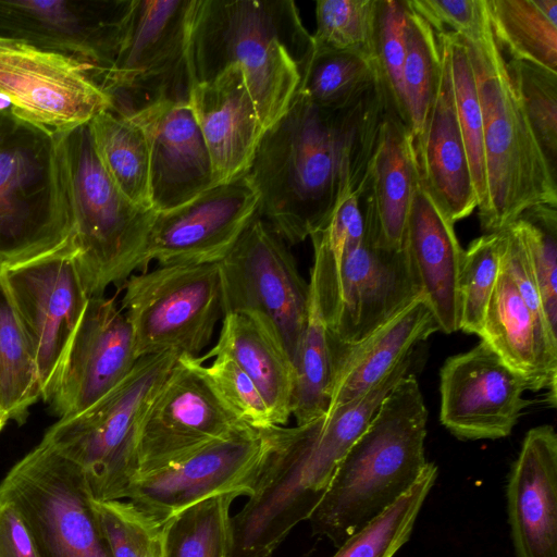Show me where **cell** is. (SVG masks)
I'll return each instance as SVG.
<instances>
[{"mask_svg":"<svg viewBox=\"0 0 557 557\" xmlns=\"http://www.w3.org/2000/svg\"><path fill=\"white\" fill-rule=\"evenodd\" d=\"M387 108L379 83L341 110L321 108L297 90L263 132L247 175L259 195V216L285 243L304 242L348 193L364 191Z\"/></svg>","mask_w":557,"mask_h":557,"instance_id":"obj_1","label":"cell"},{"mask_svg":"<svg viewBox=\"0 0 557 557\" xmlns=\"http://www.w3.org/2000/svg\"><path fill=\"white\" fill-rule=\"evenodd\" d=\"M312 52V35L292 0H196L194 85L238 65L264 131L287 110Z\"/></svg>","mask_w":557,"mask_h":557,"instance_id":"obj_2","label":"cell"},{"mask_svg":"<svg viewBox=\"0 0 557 557\" xmlns=\"http://www.w3.org/2000/svg\"><path fill=\"white\" fill-rule=\"evenodd\" d=\"M426 422L419 383L408 373L338 465L308 519L313 534L338 547L403 496L429 463Z\"/></svg>","mask_w":557,"mask_h":557,"instance_id":"obj_3","label":"cell"},{"mask_svg":"<svg viewBox=\"0 0 557 557\" xmlns=\"http://www.w3.org/2000/svg\"><path fill=\"white\" fill-rule=\"evenodd\" d=\"M61 133L0 107V271L74 250Z\"/></svg>","mask_w":557,"mask_h":557,"instance_id":"obj_4","label":"cell"},{"mask_svg":"<svg viewBox=\"0 0 557 557\" xmlns=\"http://www.w3.org/2000/svg\"><path fill=\"white\" fill-rule=\"evenodd\" d=\"M482 112L485 197L476 208L484 234L511 225L527 209L557 207V176L536 140L491 24L463 38Z\"/></svg>","mask_w":557,"mask_h":557,"instance_id":"obj_5","label":"cell"},{"mask_svg":"<svg viewBox=\"0 0 557 557\" xmlns=\"http://www.w3.org/2000/svg\"><path fill=\"white\" fill-rule=\"evenodd\" d=\"M74 212V260L90 297L148 270L146 247L153 209L128 200L95 151L88 124L61 133Z\"/></svg>","mask_w":557,"mask_h":557,"instance_id":"obj_6","label":"cell"},{"mask_svg":"<svg viewBox=\"0 0 557 557\" xmlns=\"http://www.w3.org/2000/svg\"><path fill=\"white\" fill-rule=\"evenodd\" d=\"M173 350L137 359L127 376L84 412L59 419L41 442L75 463L96 500L128 498L139 475L141 418L176 363Z\"/></svg>","mask_w":557,"mask_h":557,"instance_id":"obj_7","label":"cell"},{"mask_svg":"<svg viewBox=\"0 0 557 557\" xmlns=\"http://www.w3.org/2000/svg\"><path fill=\"white\" fill-rule=\"evenodd\" d=\"M196 0H134L120 49L94 79L112 111L129 116L159 102H189V37Z\"/></svg>","mask_w":557,"mask_h":557,"instance_id":"obj_8","label":"cell"},{"mask_svg":"<svg viewBox=\"0 0 557 557\" xmlns=\"http://www.w3.org/2000/svg\"><path fill=\"white\" fill-rule=\"evenodd\" d=\"M117 289L137 358L169 350L199 357L224 315L219 262L159 265Z\"/></svg>","mask_w":557,"mask_h":557,"instance_id":"obj_9","label":"cell"},{"mask_svg":"<svg viewBox=\"0 0 557 557\" xmlns=\"http://www.w3.org/2000/svg\"><path fill=\"white\" fill-rule=\"evenodd\" d=\"M40 557H112L83 471L40 442L0 483Z\"/></svg>","mask_w":557,"mask_h":557,"instance_id":"obj_10","label":"cell"},{"mask_svg":"<svg viewBox=\"0 0 557 557\" xmlns=\"http://www.w3.org/2000/svg\"><path fill=\"white\" fill-rule=\"evenodd\" d=\"M310 280L331 337L344 344L362 339L421 297L404 249L380 248L367 232L334 267L313 257Z\"/></svg>","mask_w":557,"mask_h":557,"instance_id":"obj_11","label":"cell"},{"mask_svg":"<svg viewBox=\"0 0 557 557\" xmlns=\"http://www.w3.org/2000/svg\"><path fill=\"white\" fill-rule=\"evenodd\" d=\"M223 312L267 315L295 367L309 302V284L286 243L257 214L219 262Z\"/></svg>","mask_w":557,"mask_h":557,"instance_id":"obj_12","label":"cell"},{"mask_svg":"<svg viewBox=\"0 0 557 557\" xmlns=\"http://www.w3.org/2000/svg\"><path fill=\"white\" fill-rule=\"evenodd\" d=\"M276 440V426L247 428L214 441L186 458L139 476L129 502L163 523L207 498L251 496Z\"/></svg>","mask_w":557,"mask_h":557,"instance_id":"obj_13","label":"cell"},{"mask_svg":"<svg viewBox=\"0 0 557 557\" xmlns=\"http://www.w3.org/2000/svg\"><path fill=\"white\" fill-rule=\"evenodd\" d=\"M0 98L54 133L87 124L111 99L82 61L0 35Z\"/></svg>","mask_w":557,"mask_h":557,"instance_id":"obj_14","label":"cell"},{"mask_svg":"<svg viewBox=\"0 0 557 557\" xmlns=\"http://www.w3.org/2000/svg\"><path fill=\"white\" fill-rule=\"evenodd\" d=\"M247 428L251 426L228 408L208 381L197 358L180 356L141 418L138 478Z\"/></svg>","mask_w":557,"mask_h":557,"instance_id":"obj_15","label":"cell"},{"mask_svg":"<svg viewBox=\"0 0 557 557\" xmlns=\"http://www.w3.org/2000/svg\"><path fill=\"white\" fill-rule=\"evenodd\" d=\"M38 370L48 403L65 350L89 296L69 248L1 271Z\"/></svg>","mask_w":557,"mask_h":557,"instance_id":"obj_16","label":"cell"},{"mask_svg":"<svg viewBox=\"0 0 557 557\" xmlns=\"http://www.w3.org/2000/svg\"><path fill=\"white\" fill-rule=\"evenodd\" d=\"M134 0H0V35L108 69L122 44Z\"/></svg>","mask_w":557,"mask_h":557,"instance_id":"obj_17","label":"cell"},{"mask_svg":"<svg viewBox=\"0 0 557 557\" xmlns=\"http://www.w3.org/2000/svg\"><path fill=\"white\" fill-rule=\"evenodd\" d=\"M442 424L459 440L508 436L532 401L529 384L481 339L470 350L449 357L440 372Z\"/></svg>","mask_w":557,"mask_h":557,"instance_id":"obj_18","label":"cell"},{"mask_svg":"<svg viewBox=\"0 0 557 557\" xmlns=\"http://www.w3.org/2000/svg\"><path fill=\"white\" fill-rule=\"evenodd\" d=\"M258 203L259 195L246 173L182 206L157 212L146 247L147 264L222 261L258 214Z\"/></svg>","mask_w":557,"mask_h":557,"instance_id":"obj_19","label":"cell"},{"mask_svg":"<svg viewBox=\"0 0 557 557\" xmlns=\"http://www.w3.org/2000/svg\"><path fill=\"white\" fill-rule=\"evenodd\" d=\"M132 327L115 297H90L65 350L48 403L59 419L89 409L132 371Z\"/></svg>","mask_w":557,"mask_h":557,"instance_id":"obj_20","label":"cell"},{"mask_svg":"<svg viewBox=\"0 0 557 557\" xmlns=\"http://www.w3.org/2000/svg\"><path fill=\"white\" fill-rule=\"evenodd\" d=\"M435 35L441 72L423 124L411 135V146L420 186L455 224L478 208V198L456 115L447 44L442 34Z\"/></svg>","mask_w":557,"mask_h":557,"instance_id":"obj_21","label":"cell"},{"mask_svg":"<svg viewBox=\"0 0 557 557\" xmlns=\"http://www.w3.org/2000/svg\"><path fill=\"white\" fill-rule=\"evenodd\" d=\"M127 117L148 141L156 212L182 206L214 186L210 154L189 102H159Z\"/></svg>","mask_w":557,"mask_h":557,"instance_id":"obj_22","label":"cell"},{"mask_svg":"<svg viewBox=\"0 0 557 557\" xmlns=\"http://www.w3.org/2000/svg\"><path fill=\"white\" fill-rule=\"evenodd\" d=\"M507 513L516 557H557V434L530 429L511 465Z\"/></svg>","mask_w":557,"mask_h":557,"instance_id":"obj_23","label":"cell"},{"mask_svg":"<svg viewBox=\"0 0 557 557\" xmlns=\"http://www.w3.org/2000/svg\"><path fill=\"white\" fill-rule=\"evenodd\" d=\"M189 104L208 148L214 185L245 175L264 132L238 65L193 86Z\"/></svg>","mask_w":557,"mask_h":557,"instance_id":"obj_24","label":"cell"},{"mask_svg":"<svg viewBox=\"0 0 557 557\" xmlns=\"http://www.w3.org/2000/svg\"><path fill=\"white\" fill-rule=\"evenodd\" d=\"M403 249L421 297L438 330H459L458 274L463 249L449 222L418 183L406 222Z\"/></svg>","mask_w":557,"mask_h":557,"instance_id":"obj_25","label":"cell"},{"mask_svg":"<svg viewBox=\"0 0 557 557\" xmlns=\"http://www.w3.org/2000/svg\"><path fill=\"white\" fill-rule=\"evenodd\" d=\"M437 331L431 309L419 297L358 342L344 344L331 337L333 366L327 411L364 395L410 355L414 345Z\"/></svg>","mask_w":557,"mask_h":557,"instance_id":"obj_26","label":"cell"},{"mask_svg":"<svg viewBox=\"0 0 557 557\" xmlns=\"http://www.w3.org/2000/svg\"><path fill=\"white\" fill-rule=\"evenodd\" d=\"M418 183L410 131L387 108L361 197L366 232L377 247L391 251L403 249L406 222Z\"/></svg>","mask_w":557,"mask_h":557,"instance_id":"obj_27","label":"cell"},{"mask_svg":"<svg viewBox=\"0 0 557 557\" xmlns=\"http://www.w3.org/2000/svg\"><path fill=\"white\" fill-rule=\"evenodd\" d=\"M223 355L253 382L275 426H286L293 410L295 367L272 321L259 311L225 313L215 346L201 363Z\"/></svg>","mask_w":557,"mask_h":557,"instance_id":"obj_28","label":"cell"},{"mask_svg":"<svg viewBox=\"0 0 557 557\" xmlns=\"http://www.w3.org/2000/svg\"><path fill=\"white\" fill-rule=\"evenodd\" d=\"M479 336L508 367L525 379L529 391L546 388L548 401L556 404L557 346L540 330L503 267Z\"/></svg>","mask_w":557,"mask_h":557,"instance_id":"obj_29","label":"cell"},{"mask_svg":"<svg viewBox=\"0 0 557 557\" xmlns=\"http://www.w3.org/2000/svg\"><path fill=\"white\" fill-rule=\"evenodd\" d=\"M97 157L120 191L134 205L152 209L149 186V147L133 120L106 110L88 123Z\"/></svg>","mask_w":557,"mask_h":557,"instance_id":"obj_30","label":"cell"},{"mask_svg":"<svg viewBox=\"0 0 557 557\" xmlns=\"http://www.w3.org/2000/svg\"><path fill=\"white\" fill-rule=\"evenodd\" d=\"M492 32L511 59L557 73V0H485Z\"/></svg>","mask_w":557,"mask_h":557,"instance_id":"obj_31","label":"cell"},{"mask_svg":"<svg viewBox=\"0 0 557 557\" xmlns=\"http://www.w3.org/2000/svg\"><path fill=\"white\" fill-rule=\"evenodd\" d=\"M39 398L35 358L0 271V410L23 423Z\"/></svg>","mask_w":557,"mask_h":557,"instance_id":"obj_32","label":"cell"},{"mask_svg":"<svg viewBox=\"0 0 557 557\" xmlns=\"http://www.w3.org/2000/svg\"><path fill=\"white\" fill-rule=\"evenodd\" d=\"M307 321L298 350L292 417L302 425L326 413L332 385V345L314 283L309 281Z\"/></svg>","mask_w":557,"mask_h":557,"instance_id":"obj_33","label":"cell"},{"mask_svg":"<svg viewBox=\"0 0 557 557\" xmlns=\"http://www.w3.org/2000/svg\"><path fill=\"white\" fill-rule=\"evenodd\" d=\"M239 495L220 494L180 511L165 521V557H232L231 505Z\"/></svg>","mask_w":557,"mask_h":557,"instance_id":"obj_34","label":"cell"},{"mask_svg":"<svg viewBox=\"0 0 557 557\" xmlns=\"http://www.w3.org/2000/svg\"><path fill=\"white\" fill-rule=\"evenodd\" d=\"M377 83L369 55L313 48L298 90L321 108L341 110L359 102Z\"/></svg>","mask_w":557,"mask_h":557,"instance_id":"obj_35","label":"cell"},{"mask_svg":"<svg viewBox=\"0 0 557 557\" xmlns=\"http://www.w3.org/2000/svg\"><path fill=\"white\" fill-rule=\"evenodd\" d=\"M437 473V467L429 462L418 481L403 496L351 534L332 557H394L409 541Z\"/></svg>","mask_w":557,"mask_h":557,"instance_id":"obj_36","label":"cell"},{"mask_svg":"<svg viewBox=\"0 0 557 557\" xmlns=\"http://www.w3.org/2000/svg\"><path fill=\"white\" fill-rule=\"evenodd\" d=\"M440 72L441 52L436 35L408 2L403 86L411 135L417 134L423 124L436 90Z\"/></svg>","mask_w":557,"mask_h":557,"instance_id":"obj_37","label":"cell"},{"mask_svg":"<svg viewBox=\"0 0 557 557\" xmlns=\"http://www.w3.org/2000/svg\"><path fill=\"white\" fill-rule=\"evenodd\" d=\"M437 34L443 35L448 48L456 115L479 207L485 197V162L482 112L475 79L462 37L450 32Z\"/></svg>","mask_w":557,"mask_h":557,"instance_id":"obj_38","label":"cell"},{"mask_svg":"<svg viewBox=\"0 0 557 557\" xmlns=\"http://www.w3.org/2000/svg\"><path fill=\"white\" fill-rule=\"evenodd\" d=\"M407 14V0H376L371 59L389 109L408 126L403 86Z\"/></svg>","mask_w":557,"mask_h":557,"instance_id":"obj_39","label":"cell"},{"mask_svg":"<svg viewBox=\"0 0 557 557\" xmlns=\"http://www.w3.org/2000/svg\"><path fill=\"white\" fill-rule=\"evenodd\" d=\"M502 270V231L483 234L463 249L459 274V330L480 335Z\"/></svg>","mask_w":557,"mask_h":557,"instance_id":"obj_40","label":"cell"},{"mask_svg":"<svg viewBox=\"0 0 557 557\" xmlns=\"http://www.w3.org/2000/svg\"><path fill=\"white\" fill-rule=\"evenodd\" d=\"M512 225L529 255L546 322L557 335V207H531Z\"/></svg>","mask_w":557,"mask_h":557,"instance_id":"obj_41","label":"cell"},{"mask_svg":"<svg viewBox=\"0 0 557 557\" xmlns=\"http://www.w3.org/2000/svg\"><path fill=\"white\" fill-rule=\"evenodd\" d=\"M508 70L536 140L557 176V73L510 60Z\"/></svg>","mask_w":557,"mask_h":557,"instance_id":"obj_42","label":"cell"},{"mask_svg":"<svg viewBox=\"0 0 557 557\" xmlns=\"http://www.w3.org/2000/svg\"><path fill=\"white\" fill-rule=\"evenodd\" d=\"M376 0H319L313 48L361 52L371 58Z\"/></svg>","mask_w":557,"mask_h":557,"instance_id":"obj_43","label":"cell"},{"mask_svg":"<svg viewBox=\"0 0 557 557\" xmlns=\"http://www.w3.org/2000/svg\"><path fill=\"white\" fill-rule=\"evenodd\" d=\"M92 502L112 557H146L165 522L132 502Z\"/></svg>","mask_w":557,"mask_h":557,"instance_id":"obj_44","label":"cell"},{"mask_svg":"<svg viewBox=\"0 0 557 557\" xmlns=\"http://www.w3.org/2000/svg\"><path fill=\"white\" fill-rule=\"evenodd\" d=\"M200 369L223 401L243 422L257 430L275 426L256 385L231 358L218 355L209 366L200 362Z\"/></svg>","mask_w":557,"mask_h":557,"instance_id":"obj_45","label":"cell"},{"mask_svg":"<svg viewBox=\"0 0 557 557\" xmlns=\"http://www.w3.org/2000/svg\"><path fill=\"white\" fill-rule=\"evenodd\" d=\"M434 33L450 32L466 39L480 37L490 26L485 0H408Z\"/></svg>","mask_w":557,"mask_h":557,"instance_id":"obj_46","label":"cell"},{"mask_svg":"<svg viewBox=\"0 0 557 557\" xmlns=\"http://www.w3.org/2000/svg\"><path fill=\"white\" fill-rule=\"evenodd\" d=\"M502 267L513 281L519 295L532 313L540 330L554 346H557V335L550 331L545 319L529 255L512 224L502 231Z\"/></svg>","mask_w":557,"mask_h":557,"instance_id":"obj_47","label":"cell"},{"mask_svg":"<svg viewBox=\"0 0 557 557\" xmlns=\"http://www.w3.org/2000/svg\"><path fill=\"white\" fill-rule=\"evenodd\" d=\"M0 557H40L20 511L0 492Z\"/></svg>","mask_w":557,"mask_h":557,"instance_id":"obj_48","label":"cell"},{"mask_svg":"<svg viewBox=\"0 0 557 557\" xmlns=\"http://www.w3.org/2000/svg\"><path fill=\"white\" fill-rule=\"evenodd\" d=\"M146 557H165L162 542V531L159 536L153 541Z\"/></svg>","mask_w":557,"mask_h":557,"instance_id":"obj_49","label":"cell"},{"mask_svg":"<svg viewBox=\"0 0 557 557\" xmlns=\"http://www.w3.org/2000/svg\"><path fill=\"white\" fill-rule=\"evenodd\" d=\"M7 422L8 421L4 419V417H3V414H2V412L0 410V432L3 429V426L5 425Z\"/></svg>","mask_w":557,"mask_h":557,"instance_id":"obj_50","label":"cell"}]
</instances>
